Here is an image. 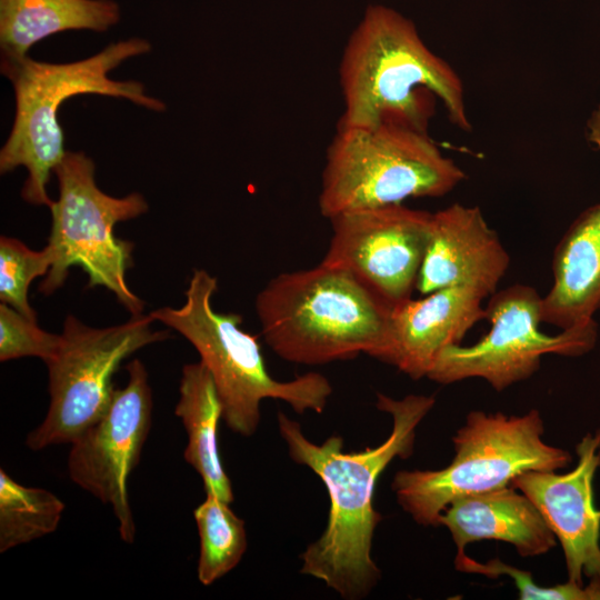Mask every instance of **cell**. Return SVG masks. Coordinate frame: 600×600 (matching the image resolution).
<instances>
[{
  "mask_svg": "<svg viewBox=\"0 0 600 600\" xmlns=\"http://www.w3.org/2000/svg\"><path fill=\"white\" fill-rule=\"evenodd\" d=\"M457 547L498 540L513 546L522 557L550 551L557 538L534 503L512 486L463 497L450 503L439 518Z\"/></svg>",
  "mask_w": 600,
  "mask_h": 600,
  "instance_id": "obj_16",
  "label": "cell"
},
{
  "mask_svg": "<svg viewBox=\"0 0 600 600\" xmlns=\"http://www.w3.org/2000/svg\"><path fill=\"white\" fill-rule=\"evenodd\" d=\"M154 319L133 314L122 324L92 328L73 316L63 323L61 344L47 362L50 404L43 421L26 444L41 450L72 443L108 410L114 388L112 377L121 362L137 350L162 341L168 330H152Z\"/></svg>",
  "mask_w": 600,
  "mask_h": 600,
  "instance_id": "obj_9",
  "label": "cell"
},
{
  "mask_svg": "<svg viewBox=\"0 0 600 600\" xmlns=\"http://www.w3.org/2000/svg\"><path fill=\"white\" fill-rule=\"evenodd\" d=\"M454 567L461 572L478 573L489 578L508 576L519 591L521 600H600V579H591L588 586L568 581L551 587L537 584L530 572L491 559L479 562L464 552H459L454 559Z\"/></svg>",
  "mask_w": 600,
  "mask_h": 600,
  "instance_id": "obj_23",
  "label": "cell"
},
{
  "mask_svg": "<svg viewBox=\"0 0 600 600\" xmlns=\"http://www.w3.org/2000/svg\"><path fill=\"white\" fill-rule=\"evenodd\" d=\"M587 128L589 141L600 149V106L591 114Z\"/></svg>",
  "mask_w": 600,
  "mask_h": 600,
  "instance_id": "obj_25",
  "label": "cell"
},
{
  "mask_svg": "<svg viewBox=\"0 0 600 600\" xmlns=\"http://www.w3.org/2000/svg\"><path fill=\"white\" fill-rule=\"evenodd\" d=\"M543 420L531 409L522 416L471 411L452 437L456 454L440 470H400L391 488L400 507L420 526L437 527L454 500L510 486L528 471H557L569 452L543 441Z\"/></svg>",
  "mask_w": 600,
  "mask_h": 600,
  "instance_id": "obj_6",
  "label": "cell"
},
{
  "mask_svg": "<svg viewBox=\"0 0 600 600\" xmlns=\"http://www.w3.org/2000/svg\"><path fill=\"white\" fill-rule=\"evenodd\" d=\"M59 198L51 210L52 226L46 246L52 264L39 286L50 294L60 288L71 267H81L89 276L88 287L102 286L133 316L143 310V301L126 282L132 266L133 244L113 233L114 224L148 211L138 192L114 198L102 192L94 179V163L83 152L66 151L53 170Z\"/></svg>",
  "mask_w": 600,
  "mask_h": 600,
  "instance_id": "obj_8",
  "label": "cell"
},
{
  "mask_svg": "<svg viewBox=\"0 0 600 600\" xmlns=\"http://www.w3.org/2000/svg\"><path fill=\"white\" fill-rule=\"evenodd\" d=\"M61 344V334L42 330L7 303L0 304V360L37 357L46 363L52 360Z\"/></svg>",
  "mask_w": 600,
  "mask_h": 600,
  "instance_id": "obj_24",
  "label": "cell"
},
{
  "mask_svg": "<svg viewBox=\"0 0 600 600\" xmlns=\"http://www.w3.org/2000/svg\"><path fill=\"white\" fill-rule=\"evenodd\" d=\"M541 298L522 283L496 291L484 307L489 332L469 347L442 350L427 378L441 384L480 378L502 391L534 374L544 354L578 357L590 351L598 336L594 320L554 336L543 333Z\"/></svg>",
  "mask_w": 600,
  "mask_h": 600,
  "instance_id": "obj_10",
  "label": "cell"
},
{
  "mask_svg": "<svg viewBox=\"0 0 600 600\" xmlns=\"http://www.w3.org/2000/svg\"><path fill=\"white\" fill-rule=\"evenodd\" d=\"M63 510L52 492L20 484L0 469V552L52 533Z\"/></svg>",
  "mask_w": 600,
  "mask_h": 600,
  "instance_id": "obj_21",
  "label": "cell"
},
{
  "mask_svg": "<svg viewBox=\"0 0 600 600\" xmlns=\"http://www.w3.org/2000/svg\"><path fill=\"white\" fill-rule=\"evenodd\" d=\"M391 309L349 271L322 262L278 274L256 298L267 344L281 359L304 366L360 353L389 364Z\"/></svg>",
  "mask_w": 600,
  "mask_h": 600,
  "instance_id": "obj_3",
  "label": "cell"
},
{
  "mask_svg": "<svg viewBox=\"0 0 600 600\" xmlns=\"http://www.w3.org/2000/svg\"><path fill=\"white\" fill-rule=\"evenodd\" d=\"M483 299L472 289L452 287L392 307L389 364L413 380L427 377L441 351L460 344L484 319Z\"/></svg>",
  "mask_w": 600,
  "mask_h": 600,
  "instance_id": "obj_15",
  "label": "cell"
},
{
  "mask_svg": "<svg viewBox=\"0 0 600 600\" xmlns=\"http://www.w3.org/2000/svg\"><path fill=\"white\" fill-rule=\"evenodd\" d=\"M578 463L568 473L528 471L511 484L538 508L559 540L570 581L600 579V510L593 500V477L600 466V430L577 444Z\"/></svg>",
  "mask_w": 600,
  "mask_h": 600,
  "instance_id": "obj_13",
  "label": "cell"
},
{
  "mask_svg": "<svg viewBox=\"0 0 600 600\" xmlns=\"http://www.w3.org/2000/svg\"><path fill=\"white\" fill-rule=\"evenodd\" d=\"M432 213L402 203L349 211L330 220L322 263L349 271L391 307L411 298Z\"/></svg>",
  "mask_w": 600,
  "mask_h": 600,
  "instance_id": "obj_11",
  "label": "cell"
},
{
  "mask_svg": "<svg viewBox=\"0 0 600 600\" xmlns=\"http://www.w3.org/2000/svg\"><path fill=\"white\" fill-rule=\"evenodd\" d=\"M52 257L47 247L41 251L29 249L23 242L9 237L0 239V300L24 317L37 320L28 300L31 281L49 272Z\"/></svg>",
  "mask_w": 600,
  "mask_h": 600,
  "instance_id": "obj_22",
  "label": "cell"
},
{
  "mask_svg": "<svg viewBox=\"0 0 600 600\" xmlns=\"http://www.w3.org/2000/svg\"><path fill=\"white\" fill-rule=\"evenodd\" d=\"M217 288L214 277L194 270L186 303L177 309H157L150 316L177 330L196 348L213 378L227 427L242 437L253 436L264 399L283 401L297 413L323 412L333 391L328 378L308 372L290 381L274 379L257 337L241 330V316L213 309Z\"/></svg>",
  "mask_w": 600,
  "mask_h": 600,
  "instance_id": "obj_5",
  "label": "cell"
},
{
  "mask_svg": "<svg viewBox=\"0 0 600 600\" xmlns=\"http://www.w3.org/2000/svg\"><path fill=\"white\" fill-rule=\"evenodd\" d=\"M151 50L148 40L131 38L107 46L97 54L69 63L36 61L28 56L2 58L1 72L11 81L16 111L10 134L0 151V172L28 170L21 191L32 204L51 208L47 183L66 150L58 112L63 101L78 94L124 98L162 112L166 104L149 97L138 81H118L109 72L123 61Z\"/></svg>",
  "mask_w": 600,
  "mask_h": 600,
  "instance_id": "obj_4",
  "label": "cell"
},
{
  "mask_svg": "<svg viewBox=\"0 0 600 600\" xmlns=\"http://www.w3.org/2000/svg\"><path fill=\"white\" fill-rule=\"evenodd\" d=\"M193 517L200 540L198 580L210 586L242 559L248 546L246 524L229 502L212 493H206Z\"/></svg>",
  "mask_w": 600,
  "mask_h": 600,
  "instance_id": "obj_20",
  "label": "cell"
},
{
  "mask_svg": "<svg viewBox=\"0 0 600 600\" xmlns=\"http://www.w3.org/2000/svg\"><path fill=\"white\" fill-rule=\"evenodd\" d=\"M126 369V387L114 390L106 413L71 443L68 472L76 484L111 506L121 539L132 543L136 526L128 481L151 428L152 394L140 360Z\"/></svg>",
  "mask_w": 600,
  "mask_h": 600,
  "instance_id": "obj_12",
  "label": "cell"
},
{
  "mask_svg": "<svg viewBox=\"0 0 600 600\" xmlns=\"http://www.w3.org/2000/svg\"><path fill=\"white\" fill-rule=\"evenodd\" d=\"M553 283L541 298V320L561 330L593 321L600 309V202L568 228L552 258Z\"/></svg>",
  "mask_w": 600,
  "mask_h": 600,
  "instance_id": "obj_17",
  "label": "cell"
},
{
  "mask_svg": "<svg viewBox=\"0 0 600 600\" xmlns=\"http://www.w3.org/2000/svg\"><path fill=\"white\" fill-rule=\"evenodd\" d=\"M464 178L428 132L391 123L369 128L338 123L326 152L319 210L331 219L409 198L442 197Z\"/></svg>",
  "mask_w": 600,
  "mask_h": 600,
  "instance_id": "obj_7",
  "label": "cell"
},
{
  "mask_svg": "<svg viewBox=\"0 0 600 600\" xmlns=\"http://www.w3.org/2000/svg\"><path fill=\"white\" fill-rule=\"evenodd\" d=\"M119 19L112 0H0L1 57H26L34 43L67 30L103 32Z\"/></svg>",
  "mask_w": 600,
  "mask_h": 600,
  "instance_id": "obj_18",
  "label": "cell"
},
{
  "mask_svg": "<svg viewBox=\"0 0 600 600\" xmlns=\"http://www.w3.org/2000/svg\"><path fill=\"white\" fill-rule=\"evenodd\" d=\"M434 403V396L393 399L377 392L378 410L392 418L391 432L379 446L352 452L343 450L339 434L312 442L299 422L278 412V429L289 457L320 478L330 500L323 532L300 556L302 574L322 581L346 600L363 599L378 584L381 572L371 556L373 534L382 519L373 506L377 481L393 459L412 454L417 428Z\"/></svg>",
  "mask_w": 600,
  "mask_h": 600,
  "instance_id": "obj_1",
  "label": "cell"
},
{
  "mask_svg": "<svg viewBox=\"0 0 600 600\" xmlns=\"http://www.w3.org/2000/svg\"><path fill=\"white\" fill-rule=\"evenodd\" d=\"M509 264L508 251L480 208L453 203L432 213L416 290L424 296L462 287L487 298L497 291Z\"/></svg>",
  "mask_w": 600,
  "mask_h": 600,
  "instance_id": "obj_14",
  "label": "cell"
},
{
  "mask_svg": "<svg viewBox=\"0 0 600 600\" xmlns=\"http://www.w3.org/2000/svg\"><path fill=\"white\" fill-rule=\"evenodd\" d=\"M179 393L174 413L188 434L184 460L200 476L206 493L231 503L232 486L222 466L218 441L222 406L213 378L201 361L183 367Z\"/></svg>",
  "mask_w": 600,
  "mask_h": 600,
  "instance_id": "obj_19",
  "label": "cell"
},
{
  "mask_svg": "<svg viewBox=\"0 0 600 600\" xmlns=\"http://www.w3.org/2000/svg\"><path fill=\"white\" fill-rule=\"evenodd\" d=\"M339 83V124L391 123L428 132L439 99L452 124L472 128L460 76L424 43L412 21L390 8H368L343 48Z\"/></svg>",
  "mask_w": 600,
  "mask_h": 600,
  "instance_id": "obj_2",
  "label": "cell"
}]
</instances>
